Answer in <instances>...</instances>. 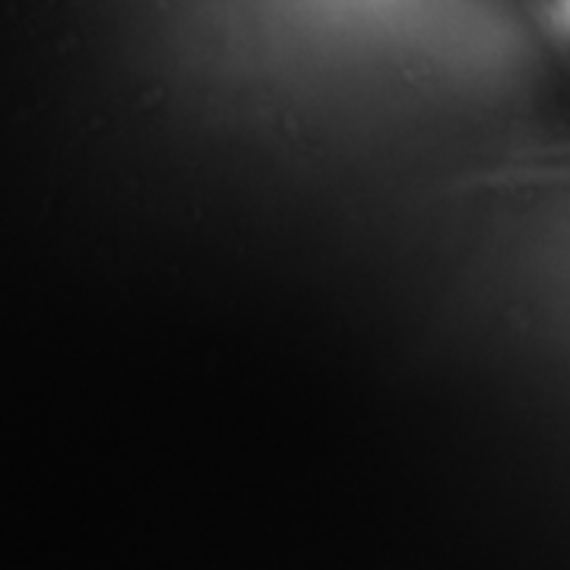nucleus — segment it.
Returning a JSON list of instances; mask_svg holds the SVG:
<instances>
[{
    "mask_svg": "<svg viewBox=\"0 0 570 570\" xmlns=\"http://www.w3.org/2000/svg\"><path fill=\"white\" fill-rule=\"evenodd\" d=\"M561 10H564V17L570 20V0H561Z\"/></svg>",
    "mask_w": 570,
    "mask_h": 570,
    "instance_id": "f257e3e1",
    "label": "nucleus"
}]
</instances>
